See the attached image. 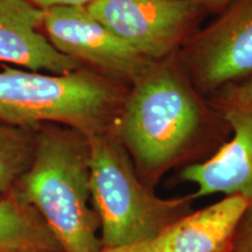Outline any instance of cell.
I'll return each mask as SVG.
<instances>
[{
  "mask_svg": "<svg viewBox=\"0 0 252 252\" xmlns=\"http://www.w3.org/2000/svg\"><path fill=\"white\" fill-rule=\"evenodd\" d=\"M180 55L189 82L203 91L252 77V0H232L209 26L186 40Z\"/></svg>",
  "mask_w": 252,
  "mask_h": 252,
  "instance_id": "cell-5",
  "label": "cell"
},
{
  "mask_svg": "<svg viewBox=\"0 0 252 252\" xmlns=\"http://www.w3.org/2000/svg\"><path fill=\"white\" fill-rule=\"evenodd\" d=\"M204 6V8L208 9V11H222L224 9L226 6H228L232 0H201Z\"/></svg>",
  "mask_w": 252,
  "mask_h": 252,
  "instance_id": "cell-17",
  "label": "cell"
},
{
  "mask_svg": "<svg viewBox=\"0 0 252 252\" xmlns=\"http://www.w3.org/2000/svg\"><path fill=\"white\" fill-rule=\"evenodd\" d=\"M35 128L0 122V200L13 193L33 160Z\"/></svg>",
  "mask_w": 252,
  "mask_h": 252,
  "instance_id": "cell-12",
  "label": "cell"
},
{
  "mask_svg": "<svg viewBox=\"0 0 252 252\" xmlns=\"http://www.w3.org/2000/svg\"><path fill=\"white\" fill-rule=\"evenodd\" d=\"M112 127L144 172H161L193 143L203 111L180 63L154 62L131 84Z\"/></svg>",
  "mask_w": 252,
  "mask_h": 252,
  "instance_id": "cell-2",
  "label": "cell"
},
{
  "mask_svg": "<svg viewBox=\"0 0 252 252\" xmlns=\"http://www.w3.org/2000/svg\"><path fill=\"white\" fill-rule=\"evenodd\" d=\"M0 252H62L36 210L14 191L0 200Z\"/></svg>",
  "mask_w": 252,
  "mask_h": 252,
  "instance_id": "cell-11",
  "label": "cell"
},
{
  "mask_svg": "<svg viewBox=\"0 0 252 252\" xmlns=\"http://www.w3.org/2000/svg\"><path fill=\"white\" fill-rule=\"evenodd\" d=\"M43 15L45 9L31 0H0V63L59 75L81 69L41 33Z\"/></svg>",
  "mask_w": 252,
  "mask_h": 252,
  "instance_id": "cell-9",
  "label": "cell"
},
{
  "mask_svg": "<svg viewBox=\"0 0 252 252\" xmlns=\"http://www.w3.org/2000/svg\"><path fill=\"white\" fill-rule=\"evenodd\" d=\"M125 94L121 83L87 67L59 75L2 65L0 122L30 128L53 123L88 135L112 127Z\"/></svg>",
  "mask_w": 252,
  "mask_h": 252,
  "instance_id": "cell-3",
  "label": "cell"
},
{
  "mask_svg": "<svg viewBox=\"0 0 252 252\" xmlns=\"http://www.w3.org/2000/svg\"><path fill=\"white\" fill-rule=\"evenodd\" d=\"M231 138L207 161L188 166L182 180L196 187L193 197L242 195L252 202V110L222 108Z\"/></svg>",
  "mask_w": 252,
  "mask_h": 252,
  "instance_id": "cell-8",
  "label": "cell"
},
{
  "mask_svg": "<svg viewBox=\"0 0 252 252\" xmlns=\"http://www.w3.org/2000/svg\"><path fill=\"white\" fill-rule=\"evenodd\" d=\"M86 7L152 62L174 54L206 9L201 0H94Z\"/></svg>",
  "mask_w": 252,
  "mask_h": 252,
  "instance_id": "cell-6",
  "label": "cell"
},
{
  "mask_svg": "<svg viewBox=\"0 0 252 252\" xmlns=\"http://www.w3.org/2000/svg\"><path fill=\"white\" fill-rule=\"evenodd\" d=\"M232 252H252V202L238 226Z\"/></svg>",
  "mask_w": 252,
  "mask_h": 252,
  "instance_id": "cell-14",
  "label": "cell"
},
{
  "mask_svg": "<svg viewBox=\"0 0 252 252\" xmlns=\"http://www.w3.org/2000/svg\"><path fill=\"white\" fill-rule=\"evenodd\" d=\"M220 106L252 110V77L220 89Z\"/></svg>",
  "mask_w": 252,
  "mask_h": 252,
  "instance_id": "cell-13",
  "label": "cell"
},
{
  "mask_svg": "<svg viewBox=\"0 0 252 252\" xmlns=\"http://www.w3.org/2000/svg\"><path fill=\"white\" fill-rule=\"evenodd\" d=\"M98 252H163L156 239L141 241L137 243L118 245V247H102Z\"/></svg>",
  "mask_w": 252,
  "mask_h": 252,
  "instance_id": "cell-15",
  "label": "cell"
},
{
  "mask_svg": "<svg viewBox=\"0 0 252 252\" xmlns=\"http://www.w3.org/2000/svg\"><path fill=\"white\" fill-rule=\"evenodd\" d=\"M91 202L102 247L154 239L188 209L190 197L165 200L145 187L113 127L87 135Z\"/></svg>",
  "mask_w": 252,
  "mask_h": 252,
  "instance_id": "cell-4",
  "label": "cell"
},
{
  "mask_svg": "<svg viewBox=\"0 0 252 252\" xmlns=\"http://www.w3.org/2000/svg\"><path fill=\"white\" fill-rule=\"evenodd\" d=\"M37 7L47 9L54 6H87L94 0H31Z\"/></svg>",
  "mask_w": 252,
  "mask_h": 252,
  "instance_id": "cell-16",
  "label": "cell"
},
{
  "mask_svg": "<svg viewBox=\"0 0 252 252\" xmlns=\"http://www.w3.org/2000/svg\"><path fill=\"white\" fill-rule=\"evenodd\" d=\"M89 176L86 134L53 123L37 126L33 160L13 191L36 210L62 252L102 248Z\"/></svg>",
  "mask_w": 252,
  "mask_h": 252,
  "instance_id": "cell-1",
  "label": "cell"
},
{
  "mask_svg": "<svg viewBox=\"0 0 252 252\" xmlns=\"http://www.w3.org/2000/svg\"><path fill=\"white\" fill-rule=\"evenodd\" d=\"M250 204L248 197L228 195L181 216L154 239L163 252H232L238 226Z\"/></svg>",
  "mask_w": 252,
  "mask_h": 252,
  "instance_id": "cell-10",
  "label": "cell"
},
{
  "mask_svg": "<svg viewBox=\"0 0 252 252\" xmlns=\"http://www.w3.org/2000/svg\"><path fill=\"white\" fill-rule=\"evenodd\" d=\"M42 27L59 52L121 84H132L154 63L94 18L86 6L47 8Z\"/></svg>",
  "mask_w": 252,
  "mask_h": 252,
  "instance_id": "cell-7",
  "label": "cell"
}]
</instances>
